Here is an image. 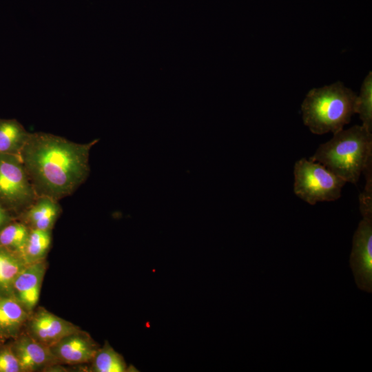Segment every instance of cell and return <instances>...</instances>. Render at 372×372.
<instances>
[{
  "label": "cell",
  "instance_id": "cell-13",
  "mask_svg": "<svg viewBox=\"0 0 372 372\" xmlns=\"http://www.w3.org/2000/svg\"><path fill=\"white\" fill-rule=\"evenodd\" d=\"M28 264L18 253L0 246V296H13V284Z\"/></svg>",
  "mask_w": 372,
  "mask_h": 372
},
{
  "label": "cell",
  "instance_id": "cell-16",
  "mask_svg": "<svg viewBox=\"0 0 372 372\" xmlns=\"http://www.w3.org/2000/svg\"><path fill=\"white\" fill-rule=\"evenodd\" d=\"M30 229L23 223H9L0 230V246L23 255ZM23 257V256H22Z\"/></svg>",
  "mask_w": 372,
  "mask_h": 372
},
{
  "label": "cell",
  "instance_id": "cell-9",
  "mask_svg": "<svg viewBox=\"0 0 372 372\" xmlns=\"http://www.w3.org/2000/svg\"><path fill=\"white\" fill-rule=\"evenodd\" d=\"M10 345L22 372L41 371L59 362L49 347L35 340L28 333L19 334Z\"/></svg>",
  "mask_w": 372,
  "mask_h": 372
},
{
  "label": "cell",
  "instance_id": "cell-11",
  "mask_svg": "<svg viewBox=\"0 0 372 372\" xmlns=\"http://www.w3.org/2000/svg\"><path fill=\"white\" fill-rule=\"evenodd\" d=\"M28 313L13 296H0V338H15L28 320Z\"/></svg>",
  "mask_w": 372,
  "mask_h": 372
},
{
  "label": "cell",
  "instance_id": "cell-7",
  "mask_svg": "<svg viewBox=\"0 0 372 372\" xmlns=\"http://www.w3.org/2000/svg\"><path fill=\"white\" fill-rule=\"evenodd\" d=\"M79 330L70 322L43 308L38 310L28 322V334L48 347Z\"/></svg>",
  "mask_w": 372,
  "mask_h": 372
},
{
  "label": "cell",
  "instance_id": "cell-19",
  "mask_svg": "<svg viewBox=\"0 0 372 372\" xmlns=\"http://www.w3.org/2000/svg\"><path fill=\"white\" fill-rule=\"evenodd\" d=\"M0 372H22L10 344L0 347Z\"/></svg>",
  "mask_w": 372,
  "mask_h": 372
},
{
  "label": "cell",
  "instance_id": "cell-5",
  "mask_svg": "<svg viewBox=\"0 0 372 372\" xmlns=\"http://www.w3.org/2000/svg\"><path fill=\"white\" fill-rule=\"evenodd\" d=\"M37 197L20 155L0 154V205L23 213Z\"/></svg>",
  "mask_w": 372,
  "mask_h": 372
},
{
  "label": "cell",
  "instance_id": "cell-6",
  "mask_svg": "<svg viewBox=\"0 0 372 372\" xmlns=\"http://www.w3.org/2000/svg\"><path fill=\"white\" fill-rule=\"evenodd\" d=\"M355 284L372 293V217H362L354 232L349 259Z\"/></svg>",
  "mask_w": 372,
  "mask_h": 372
},
{
  "label": "cell",
  "instance_id": "cell-17",
  "mask_svg": "<svg viewBox=\"0 0 372 372\" xmlns=\"http://www.w3.org/2000/svg\"><path fill=\"white\" fill-rule=\"evenodd\" d=\"M92 360V371L125 372L129 371L122 355L107 342L103 348L98 349Z\"/></svg>",
  "mask_w": 372,
  "mask_h": 372
},
{
  "label": "cell",
  "instance_id": "cell-1",
  "mask_svg": "<svg viewBox=\"0 0 372 372\" xmlns=\"http://www.w3.org/2000/svg\"><path fill=\"white\" fill-rule=\"evenodd\" d=\"M98 141L81 144L30 133L19 155L37 196L58 201L75 192L90 173V151Z\"/></svg>",
  "mask_w": 372,
  "mask_h": 372
},
{
  "label": "cell",
  "instance_id": "cell-15",
  "mask_svg": "<svg viewBox=\"0 0 372 372\" xmlns=\"http://www.w3.org/2000/svg\"><path fill=\"white\" fill-rule=\"evenodd\" d=\"M52 242L51 231L30 229L23 258L29 265L43 260Z\"/></svg>",
  "mask_w": 372,
  "mask_h": 372
},
{
  "label": "cell",
  "instance_id": "cell-3",
  "mask_svg": "<svg viewBox=\"0 0 372 372\" xmlns=\"http://www.w3.org/2000/svg\"><path fill=\"white\" fill-rule=\"evenodd\" d=\"M357 96L341 81L311 89L301 105L304 125L318 135L342 130L356 114Z\"/></svg>",
  "mask_w": 372,
  "mask_h": 372
},
{
  "label": "cell",
  "instance_id": "cell-8",
  "mask_svg": "<svg viewBox=\"0 0 372 372\" xmlns=\"http://www.w3.org/2000/svg\"><path fill=\"white\" fill-rule=\"evenodd\" d=\"M49 347L59 362L69 364L92 360L99 349L91 337L80 330L63 337Z\"/></svg>",
  "mask_w": 372,
  "mask_h": 372
},
{
  "label": "cell",
  "instance_id": "cell-2",
  "mask_svg": "<svg viewBox=\"0 0 372 372\" xmlns=\"http://www.w3.org/2000/svg\"><path fill=\"white\" fill-rule=\"evenodd\" d=\"M309 159L322 164L346 183L355 184L372 160V132L358 125L342 129L320 145Z\"/></svg>",
  "mask_w": 372,
  "mask_h": 372
},
{
  "label": "cell",
  "instance_id": "cell-18",
  "mask_svg": "<svg viewBox=\"0 0 372 372\" xmlns=\"http://www.w3.org/2000/svg\"><path fill=\"white\" fill-rule=\"evenodd\" d=\"M356 114H359L362 125L372 132V72L366 76L357 96Z\"/></svg>",
  "mask_w": 372,
  "mask_h": 372
},
{
  "label": "cell",
  "instance_id": "cell-14",
  "mask_svg": "<svg viewBox=\"0 0 372 372\" xmlns=\"http://www.w3.org/2000/svg\"><path fill=\"white\" fill-rule=\"evenodd\" d=\"M30 133L14 119H0V154H20Z\"/></svg>",
  "mask_w": 372,
  "mask_h": 372
},
{
  "label": "cell",
  "instance_id": "cell-12",
  "mask_svg": "<svg viewBox=\"0 0 372 372\" xmlns=\"http://www.w3.org/2000/svg\"><path fill=\"white\" fill-rule=\"evenodd\" d=\"M61 207L58 201L48 196H38L22 213L29 229L51 231Z\"/></svg>",
  "mask_w": 372,
  "mask_h": 372
},
{
  "label": "cell",
  "instance_id": "cell-10",
  "mask_svg": "<svg viewBox=\"0 0 372 372\" xmlns=\"http://www.w3.org/2000/svg\"><path fill=\"white\" fill-rule=\"evenodd\" d=\"M46 270L43 260L27 265L13 284V296L30 312L37 305Z\"/></svg>",
  "mask_w": 372,
  "mask_h": 372
},
{
  "label": "cell",
  "instance_id": "cell-20",
  "mask_svg": "<svg viewBox=\"0 0 372 372\" xmlns=\"http://www.w3.org/2000/svg\"><path fill=\"white\" fill-rule=\"evenodd\" d=\"M10 221V213L0 205V230Z\"/></svg>",
  "mask_w": 372,
  "mask_h": 372
},
{
  "label": "cell",
  "instance_id": "cell-4",
  "mask_svg": "<svg viewBox=\"0 0 372 372\" xmlns=\"http://www.w3.org/2000/svg\"><path fill=\"white\" fill-rule=\"evenodd\" d=\"M293 191L309 205L334 201L340 198L346 182L322 164L302 158L293 168Z\"/></svg>",
  "mask_w": 372,
  "mask_h": 372
}]
</instances>
